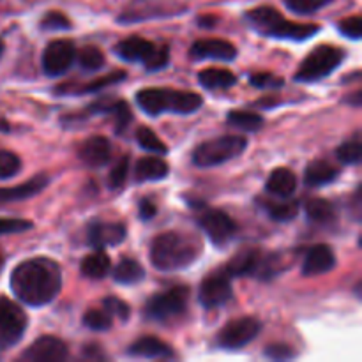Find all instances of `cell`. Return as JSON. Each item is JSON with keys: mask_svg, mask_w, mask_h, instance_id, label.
I'll return each mask as SVG.
<instances>
[{"mask_svg": "<svg viewBox=\"0 0 362 362\" xmlns=\"http://www.w3.org/2000/svg\"><path fill=\"white\" fill-rule=\"evenodd\" d=\"M62 288V271L49 258H30L18 265L11 274V290L18 300L32 308L52 303Z\"/></svg>", "mask_w": 362, "mask_h": 362, "instance_id": "1", "label": "cell"}, {"mask_svg": "<svg viewBox=\"0 0 362 362\" xmlns=\"http://www.w3.org/2000/svg\"><path fill=\"white\" fill-rule=\"evenodd\" d=\"M202 244L194 237L177 232L159 233L151 244L148 258L158 271L173 272L186 269L200 257Z\"/></svg>", "mask_w": 362, "mask_h": 362, "instance_id": "2", "label": "cell"}, {"mask_svg": "<svg viewBox=\"0 0 362 362\" xmlns=\"http://www.w3.org/2000/svg\"><path fill=\"white\" fill-rule=\"evenodd\" d=\"M136 103L141 112L156 117L161 113H180L189 115L198 112L204 105L202 95L187 90H173V88H141L136 92Z\"/></svg>", "mask_w": 362, "mask_h": 362, "instance_id": "3", "label": "cell"}, {"mask_svg": "<svg viewBox=\"0 0 362 362\" xmlns=\"http://www.w3.org/2000/svg\"><path fill=\"white\" fill-rule=\"evenodd\" d=\"M251 27L260 34L276 39H292V41H306L318 32V25L296 23L283 18L278 9L271 6H262L246 14Z\"/></svg>", "mask_w": 362, "mask_h": 362, "instance_id": "4", "label": "cell"}, {"mask_svg": "<svg viewBox=\"0 0 362 362\" xmlns=\"http://www.w3.org/2000/svg\"><path fill=\"white\" fill-rule=\"evenodd\" d=\"M115 53L127 62H144L148 71L163 69L170 62L168 46H156L152 41L138 35L120 41L115 46Z\"/></svg>", "mask_w": 362, "mask_h": 362, "instance_id": "5", "label": "cell"}, {"mask_svg": "<svg viewBox=\"0 0 362 362\" xmlns=\"http://www.w3.org/2000/svg\"><path fill=\"white\" fill-rule=\"evenodd\" d=\"M345 60V52L336 46H317L310 55L304 59L300 67L296 73V81L299 83H311L327 78L329 74L334 73L341 62Z\"/></svg>", "mask_w": 362, "mask_h": 362, "instance_id": "6", "label": "cell"}, {"mask_svg": "<svg viewBox=\"0 0 362 362\" xmlns=\"http://www.w3.org/2000/svg\"><path fill=\"white\" fill-rule=\"evenodd\" d=\"M247 147V140L244 136H218L214 140L204 141L198 145L193 152V163L200 168H211V166L223 165L230 159L237 158Z\"/></svg>", "mask_w": 362, "mask_h": 362, "instance_id": "7", "label": "cell"}, {"mask_svg": "<svg viewBox=\"0 0 362 362\" xmlns=\"http://www.w3.org/2000/svg\"><path fill=\"white\" fill-rule=\"evenodd\" d=\"M189 299V288L187 286H173L166 292L158 293L152 297L145 306V318L159 324L173 320V318L184 315Z\"/></svg>", "mask_w": 362, "mask_h": 362, "instance_id": "8", "label": "cell"}, {"mask_svg": "<svg viewBox=\"0 0 362 362\" xmlns=\"http://www.w3.org/2000/svg\"><path fill=\"white\" fill-rule=\"evenodd\" d=\"M186 11V7L179 6L173 0H133L126 9L120 13V23H136L145 20H158V18H170Z\"/></svg>", "mask_w": 362, "mask_h": 362, "instance_id": "9", "label": "cell"}, {"mask_svg": "<svg viewBox=\"0 0 362 362\" xmlns=\"http://www.w3.org/2000/svg\"><path fill=\"white\" fill-rule=\"evenodd\" d=\"M27 325L25 311L13 300L0 297V350H7L20 343Z\"/></svg>", "mask_w": 362, "mask_h": 362, "instance_id": "10", "label": "cell"}, {"mask_svg": "<svg viewBox=\"0 0 362 362\" xmlns=\"http://www.w3.org/2000/svg\"><path fill=\"white\" fill-rule=\"evenodd\" d=\"M198 299L200 304L207 310H214V308L223 306L232 299V276L225 271L211 272L205 276L202 281L200 290H198Z\"/></svg>", "mask_w": 362, "mask_h": 362, "instance_id": "11", "label": "cell"}, {"mask_svg": "<svg viewBox=\"0 0 362 362\" xmlns=\"http://www.w3.org/2000/svg\"><path fill=\"white\" fill-rule=\"evenodd\" d=\"M262 331V324L257 318L244 317L228 322L218 334V345L226 350H239L253 341Z\"/></svg>", "mask_w": 362, "mask_h": 362, "instance_id": "12", "label": "cell"}, {"mask_svg": "<svg viewBox=\"0 0 362 362\" xmlns=\"http://www.w3.org/2000/svg\"><path fill=\"white\" fill-rule=\"evenodd\" d=\"M74 59H76V48L73 42L59 39L49 42L42 52V69L52 78L62 76L73 66Z\"/></svg>", "mask_w": 362, "mask_h": 362, "instance_id": "13", "label": "cell"}, {"mask_svg": "<svg viewBox=\"0 0 362 362\" xmlns=\"http://www.w3.org/2000/svg\"><path fill=\"white\" fill-rule=\"evenodd\" d=\"M198 223H200L202 230L207 233L211 243L216 244V246H225V244H228L237 232V226L233 223V219L226 212L214 211V209H207L200 216V221Z\"/></svg>", "mask_w": 362, "mask_h": 362, "instance_id": "14", "label": "cell"}, {"mask_svg": "<svg viewBox=\"0 0 362 362\" xmlns=\"http://www.w3.org/2000/svg\"><path fill=\"white\" fill-rule=\"evenodd\" d=\"M272 264L265 260L264 255L257 250H244L228 262L225 271L232 278H243V276H267V269Z\"/></svg>", "mask_w": 362, "mask_h": 362, "instance_id": "15", "label": "cell"}, {"mask_svg": "<svg viewBox=\"0 0 362 362\" xmlns=\"http://www.w3.org/2000/svg\"><path fill=\"white\" fill-rule=\"evenodd\" d=\"M67 356H69V350L62 339L53 338V336H42L28 346L21 359L30 362H59L66 359Z\"/></svg>", "mask_w": 362, "mask_h": 362, "instance_id": "16", "label": "cell"}, {"mask_svg": "<svg viewBox=\"0 0 362 362\" xmlns=\"http://www.w3.org/2000/svg\"><path fill=\"white\" fill-rule=\"evenodd\" d=\"M126 239V226L122 223H99L92 221L87 230V240L94 250L106 246H117Z\"/></svg>", "mask_w": 362, "mask_h": 362, "instance_id": "17", "label": "cell"}, {"mask_svg": "<svg viewBox=\"0 0 362 362\" xmlns=\"http://www.w3.org/2000/svg\"><path fill=\"white\" fill-rule=\"evenodd\" d=\"M191 55L200 60L211 59L230 62L237 57V48L225 39H202L191 46Z\"/></svg>", "mask_w": 362, "mask_h": 362, "instance_id": "18", "label": "cell"}, {"mask_svg": "<svg viewBox=\"0 0 362 362\" xmlns=\"http://www.w3.org/2000/svg\"><path fill=\"white\" fill-rule=\"evenodd\" d=\"M336 265V255L327 244H317L311 247L306 255V260L303 264V274L306 278H313V276L325 274V272L332 271Z\"/></svg>", "mask_w": 362, "mask_h": 362, "instance_id": "19", "label": "cell"}, {"mask_svg": "<svg viewBox=\"0 0 362 362\" xmlns=\"http://www.w3.org/2000/svg\"><path fill=\"white\" fill-rule=\"evenodd\" d=\"M112 156V145L105 136H92L78 148V158L87 166H105Z\"/></svg>", "mask_w": 362, "mask_h": 362, "instance_id": "20", "label": "cell"}, {"mask_svg": "<svg viewBox=\"0 0 362 362\" xmlns=\"http://www.w3.org/2000/svg\"><path fill=\"white\" fill-rule=\"evenodd\" d=\"M127 354L134 357H145V359H168L173 357V350L168 343L154 338V336H145L134 341L127 349Z\"/></svg>", "mask_w": 362, "mask_h": 362, "instance_id": "21", "label": "cell"}, {"mask_svg": "<svg viewBox=\"0 0 362 362\" xmlns=\"http://www.w3.org/2000/svg\"><path fill=\"white\" fill-rule=\"evenodd\" d=\"M48 182H49V179L46 175H35V177H32L28 182L20 184V186H16V187L0 189V204L27 200V198L35 197V194H39L46 186H48Z\"/></svg>", "mask_w": 362, "mask_h": 362, "instance_id": "22", "label": "cell"}, {"mask_svg": "<svg viewBox=\"0 0 362 362\" xmlns=\"http://www.w3.org/2000/svg\"><path fill=\"white\" fill-rule=\"evenodd\" d=\"M267 193L274 194L279 198H290L297 189V179L292 170L288 168H276L269 175L267 180Z\"/></svg>", "mask_w": 362, "mask_h": 362, "instance_id": "23", "label": "cell"}, {"mask_svg": "<svg viewBox=\"0 0 362 362\" xmlns=\"http://www.w3.org/2000/svg\"><path fill=\"white\" fill-rule=\"evenodd\" d=\"M90 110L94 113H110L113 117V120H115L117 133L126 129L129 126L131 119H133L129 106L124 101H108V99H105V101H99L95 105H92Z\"/></svg>", "mask_w": 362, "mask_h": 362, "instance_id": "24", "label": "cell"}, {"mask_svg": "<svg viewBox=\"0 0 362 362\" xmlns=\"http://www.w3.org/2000/svg\"><path fill=\"white\" fill-rule=\"evenodd\" d=\"M170 173L168 165L159 158H141L134 166V179L136 182L148 180H161Z\"/></svg>", "mask_w": 362, "mask_h": 362, "instance_id": "25", "label": "cell"}, {"mask_svg": "<svg viewBox=\"0 0 362 362\" xmlns=\"http://www.w3.org/2000/svg\"><path fill=\"white\" fill-rule=\"evenodd\" d=\"M338 175L339 170L334 168L332 165H329L325 161H315L304 172V182L311 187L327 186V184L334 182Z\"/></svg>", "mask_w": 362, "mask_h": 362, "instance_id": "26", "label": "cell"}, {"mask_svg": "<svg viewBox=\"0 0 362 362\" xmlns=\"http://www.w3.org/2000/svg\"><path fill=\"white\" fill-rule=\"evenodd\" d=\"M198 81L202 87L209 88V90H216V88H228L237 83V76L228 69H221V67H209L198 74Z\"/></svg>", "mask_w": 362, "mask_h": 362, "instance_id": "27", "label": "cell"}, {"mask_svg": "<svg viewBox=\"0 0 362 362\" xmlns=\"http://www.w3.org/2000/svg\"><path fill=\"white\" fill-rule=\"evenodd\" d=\"M110 271V257L103 250L94 251L81 262V274L92 279H101Z\"/></svg>", "mask_w": 362, "mask_h": 362, "instance_id": "28", "label": "cell"}, {"mask_svg": "<svg viewBox=\"0 0 362 362\" xmlns=\"http://www.w3.org/2000/svg\"><path fill=\"white\" fill-rule=\"evenodd\" d=\"M145 278V271L133 258H122L113 271V279L120 285H134Z\"/></svg>", "mask_w": 362, "mask_h": 362, "instance_id": "29", "label": "cell"}, {"mask_svg": "<svg viewBox=\"0 0 362 362\" xmlns=\"http://www.w3.org/2000/svg\"><path fill=\"white\" fill-rule=\"evenodd\" d=\"M265 211L274 221H292L299 214V202L285 198V202H265Z\"/></svg>", "mask_w": 362, "mask_h": 362, "instance_id": "30", "label": "cell"}, {"mask_svg": "<svg viewBox=\"0 0 362 362\" xmlns=\"http://www.w3.org/2000/svg\"><path fill=\"white\" fill-rule=\"evenodd\" d=\"M306 214L315 223H331L336 218V209L324 198H313L306 204Z\"/></svg>", "mask_w": 362, "mask_h": 362, "instance_id": "31", "label": "cell"}, {"mask_svg": "<svg viewBox=\"0 0 362 362\" xmlns=\"http://www.w3.org/2000/svg\"><path fill=\"white\" fill-rule=\"evenodd\" d=\"M228 124L246 133H255L264 127V117L255 112H230Z\"/></svg>", "mask_w": 362, "mask_h": 362, "instance_id": "32", "label": "cell"}, {"mask_svg": "<svg viewBox=\"0 0 362 362\" xmlns=\"http://www.w3.org/2000/svg\"><path fill=\"white\" fill-rule=\"evenodd\" d=\"M336 156H338L339 161L345 163V165H359L362 158V145L359 134H356L352 140L339 145L338 151H336Z\"/></svg>", "mask_w": 362, "mask_h": 362, "instance_id": "33", "label": "cell"}, {"mask_svg": "<svg viewBox=\"0 0 362 362\" xmlns=\"http://www.w3.org/2000/svg\"><path fill=\"white\" fill-rule=\"evenodd\" d=\"M136 140L138 145L148 152H156V154H166L168 152V147L159 140V136L151 127H138Z\"/></svg>", "mask_w": 362, "mask_h": 362, "instance_id": "34", "label": "cell"}, {"mask_svg": "<svg viewBox=\"0 0 362 362\" xmlns=\"http://www.w3.org/2000/svg\"><path fill=\"white\" fill-rule=\"evenodd\" d=\"M78 62L85 71H98L105 66V55L99 48L94 46H85L78 53Z\"/></svg>", "mask_w": 362, "mask_h": 362, "instance_id": "35", "label": "cell"}, {"mask_svg": "<svg viewBox=\"0 0 362 362\" xmlns=\"http://www.w3.org/2000/svg\"><path fill=\"white\" fill-rule=\"evenodd\" d=\"M21 161L14 152L0 148V180L13 179L20 173Z\"/></svg>", "mask_w": 362, "mask_h": 362, "instance_id": "36", "label": "cell"}, {"mask_svg": "<svg viewBox=\"0 0 362 362\" xmlns=\"http://www.w3.org/2000/svg\"><path fill=\"white\" fill-rule=\"evenodd\" d=\"M83 324L90 331H108L112 327V315L106 310H88L83 315Z\"/></svg>", "mask_w": 362, "mask_h": 362, "instance_id": "37", "label": "cell"}, {"mask_svg": "<svg viewBox=\"0 0 362 362\" xmlns=\"http://www.w3.org/2000/svg\"><path fill=\"white\" fill-rule=\"evenodd\" d=\"M331 2L332 0H285L286 7L297 14H313Z\"/></svg>", "mask_w": 362, "mask_h": 362, "instance_id": "38", "label": "cell"}, {"mask_svg": "<svg viewBox=\"0 0 362 362\" xmlns=\"http://www.w3.org/2000/svg\"><path fill=\"white\" fill-rule=\"evenodd\" d=\"M127 173H129V158H122L115 166L112 168L108 175V186L112 189H120L126 184Z\"/></svg>", "mask_w": 362, "mask_h": 362, "instance_id": "39", "label": "cell"}, {"mask_svg": "<svg viewBox=\"0 0 362 362\" xmlns=\"http://www.w3.org/2000/svg\"><path fill=\"white\" fill-rule=\"evenodd\" d=\"M41 28L42 30H69L71 23L66 18V14L59 13V11H52V13L45 14V18L41 20Z\"/></svg>", "mask_w": 362, "mask_h": 362, "instance_id": "40", "label": "cell"}, {"mask_svg": "<svg viewBox=\"0 0 362 362\" xmlns=\"http://www.w3.org/2000/svg\"><path fill=\"white\" fill-rule=\"evenodd\" d=\"M32 228V223L27 219H11L0 218V235H9V233H21Z\"/></svg>", "mask_w": 362, "mask_h": 362, "instance_id": "41", "label": "cell"}, {"mask_svg": "<svg viewBox=\"0 0 362 362\" xmlns=\"http://www.w3.org/2000/svg\"><path fill=\"white\" fill-rule=\"evenodd\" d=\"M126 76L127 74L124 73V71H115V73L106 74V76L98 78V80H94L92 83H88L87 87L83 88V92H99L105 87H110V85L113 83H119V81H122Z\"/></svg>", "mask_w": 362, "mask_h": 362, "instance_id": "42", "label": "cell"}, {"mask_svg": "<svg viewBox=\"0 0 362 362\" xmlns=\"http://www.w3.org/2000/svg\"><path fill=\"white\" fill-rule=\"evenodd\" d=\"M103 304H105V310L108 311L112 317L120 318V320H127V318H129L131 310L124 300L117 299V297H108V299L103 300Z\"/></svg>", "mask_w": 362, "mask_h": 362, "instance_id": "43", "label": "cell"}, {"mask_svg": "<svg viewBox=\"0 0 362 362\" xmlns=\"http://www.w3.org/2000/svg\"><path fill=\"white\" fill-rule=\"evenodd\" d=\"M339 32H341L345 37L354 39H361L362 35V20L361 16H352V18H346V20L339 21Z\"/></svg>", "mask_w": 362, "mask_h": 362, "instance_id": "44", "label": "cell"}, {"mask_svg": "<svg viewBox=\"0 0 362 362\" xmlns=\"http://www.w3.org/2000/svg\"><path fill=\"white\" fill-rule=\"evenodd\" d=\"M265 356H267L269 359H274V361H286L296 357V352L292 350V346L278 343V345H269L267 350H265Z\"/></svg>", "mask_w": 362, "mask_h": 362, "instance_id": "45", "label": "cell"}, {"mask_svg": "<svg viewBox=\"0 0 362 362\" xmlns=\"http://www.w3.org/2000/svg\"><path fill=\"white\" fill-rule=\"evenodd\" d=\"M251 83L258 88H269V87H281L283 81L281 78L274 76V74L269 73H258V74H251L250 76Z\"/></svg>", "mask_w": 362, "mask_h": 362, "instance_id": "46", "label": "cell"}, {"mask_svg": "<svg viewBox=\"0 0 362 362\" xmlns=\"http://www.w3.org/2000/svg\"><path fill=\"white\" fill-rule=\"evenodd\" d=\"M158 209H156L154 202L151 200H141L140 202V207H138V214H140L141 219H151L154 218Z\"/></svg>", "mask_w": 362, "mask_h": 362, "instance_id": "47", "label": "cell"}, {"mask_svg": "<svg viewBox=\"0 0 362 362\" xmlns=\"http://www.w3.org/2000/svg\"><path fill=\"white\" fill-rule=\"evenodd\" d=\"M2 53H4V42L0 41V57H2Z\"/></svg>", "mask_w": 362, "mask_h": 362, "instance_id": "48", "label": "cell"}, {"mask_svg": "<svg viewBox=\"0 0 362 362\" xmlns=\"http://www.w3.org/2000/svg\"><path fill=\"white\" fill-rule=\"evenodd\" d=\"M2 265H4V257H2V253H0V269H2Z\"/></svg>", "mask_w": 362, "mask_h": 362, "instance_id": "49", "label": "cell"}]
</instances>
